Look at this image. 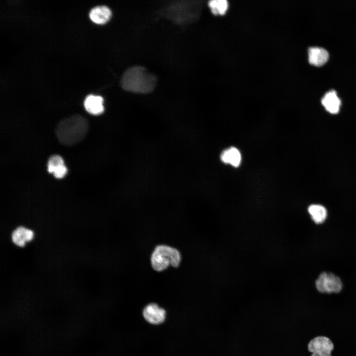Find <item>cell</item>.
Returning a JSON list of instances; mask_svg holds the SVG:
<instances>
[{
    "label": "cell",
    "instance_id": "13",
    "mask_svg": "<svg viewBox=\"0 0 356 356\" xmlns=\"http://www.w3.org/2000/svg\"><path fill=\"white\" fill-rule=\"evenodd\" d=\"M221 159L223 163L229 164L234 167H238L241 163V155L236 148L232 147L222 152Z\"/></svg>",
    "mask_w": 356,
    "mask_h": 356
},
{
    "label": "cell",
    "instance_id": "2",
    "mask_svg": "<svg viewBox=\"0 0 356 356\" xmlns=\"http://www.w3.org/2000/svg\"><path fill=\"white\" fill-rule=\"evenodd\" d=\"M156 77L146 68L135 66L128 69L121 80V86L125 90L139 93H147L153 90L156 84Z\"/></svg>",
    "mask_w": 356,
    "mask_h": 356
},
{
    "label": "cell",
    "instance_id": "10",
    "mask_svg": "<svg viewBox=\"0 0 356 356\" xmlns=\"http://www.w3.org/2000/svg\"><path fill=\"white\" fill-rule=\"evenodd\" d=\"M309 63L314 66H320L328 60L329 53L324 48L319 47H311L308 50Z\"/></svg>",
    "mask_w": 356,
    "mask_h": 356
},
{
    "label": "cell",
    "instance_id": "3",
    "mask_svg": "<svg viewBox=\"0 0 356 356\" xmlns=\"http://www.w3.org/2000/svg\"><path fill=\"white\" fill-rule=\"evenodd\" d=\"M180 261L179 252L176 248L165 245L156 246L151 256L152 267L157 271H162L170 266L177 267Z\"/></svg>",
    "mask_w": 356,
    "mask_h": 356
},
{
    "label": "cell",
    "instance_id": "9",
    "mask_svg": "<svg viewBox=\"0 0 356 356\" xmlns=\"http://www.w3.org/2000/svg\"><path fill=\"white\" fill-rule=\"evenodd\" d=\"M111 15V10L105 5L93 7L89 12L90 19L93 23L97 24H104L107 23L110 20Z\"/></svg>",
    "mask_w": 356,
    "mask_h": 356
},
{
    "label": "cell",
    "instance_id": "12",
    "mask_svg": "<svg viewBox=\"0 0 356 356\" xmlns=\"http://www.w3.org/2000/svg\"><path fill=\"white\" fill-rule=\"evenodd\" d=\"M326 110L331 114H336L340 110L341 101L334 90L327 92L321 99Z\"/></svg>",
    "mask_w": 356,
    "mask_h": 356
},
{
    "label": "cell",
    "instance_id": "5",
    "mask_svg": "<svg viewBox=\"0 0 356 356\" xmlns=\"http://www.w3.org/2000/svg\"><path fill=\"white\" fill-rule=\"evenodd\" d=\"M143 314L147 321L152 324H158L164 320L166 312L157 304H150L144 308Z\"/></svg>",
    "mask_w": 356,
    "mask_h": 356
},
{
    "label": "cell",
    "instance_id": "14",
    "mask_svg": "<svg viewBox=\"0 0 356 356\" xmlns=\"http://www.w3.org/2000/svg\"><path fill=\"white\" fill-rule=\"evenodd\" d=\"M308 212L312 221L317 224L323 222L327 216L326 209L320 204H312L308 208Z\"/></svg>",
    "mask_w": 356,
    "mask_h": 356
},
{
    "label": "cell",
    "instance_id": "8",
    "mask_svg": "<svg viewBox=\"0 0 356 356\" xmlns=\"http://www.w3.org/2000/svg\"><path fill=\"white\" fill-rule=\"evenodd\" d=\"M308 350L312 353L317 352H332L334 345L331 340L325 336H317L309 343Z\"/></svg>",
    "mask_w": 356,
    "mask_h": 356
},
{
    "label": "cell",
    "instance_id": "4",
    "mask_svg": "<svg viewBox=\"0 0 356 356\" xmlns=\"http://www.w3.org/2000/svg\"><path fill=\"white\" fill-rule=\"evenodd\" d=\"M317 290L324 293H337L341 291L343 284L340 278L331 273L322 272L315 281Z\"/></svg>",
    "mask_w": 356,
    "mask_h": 356
},
{
    "label": "cell",
    "instance_id": "15",
    "mask_svg": "<svg viewBox=\"0 0 356 356\" xmlns=\"http://www.w3.org/2000/svg\"><path fill=\"white\" fill-rule=\"evenodd\" d=\"M209 6L214 14L222 15L228 8V2L225 0H213L209 1Z\"/></svg>",
    "mask_w": 356,
    "mask_h": 356
},
{
    "label": "cell",
    "instance_id": "11",
    "mask_svg": "<svg viewBox=\"0 0 356 356\" xmlns=\"http://www.w3.org/2000/svg\"><path fill=\"white\" fill-rule=\"evenodd\" d=\"M34 236V233L32 230L20 226L13 231L12 240L16 245L24 247L26 243L33 239Z\"/></svg>",
    "mask_w": 356,
    "mask_h": 356
},
{
    "label": "cell",
    "instance_id": "7",
    "mask_svg": "<svg viewBox=\"0 0 356 356\" xmlns=\"http://www.w3.org/2000/svg\"><path fill=\"white\" fill-rule=\"evenodd\" d=\"M86 111L89 114L97 115L104 111L103 98L99 95L89 94L84 101Z\"/></svg>",
    "mask_w": 356,
    "mask_h": 356
},
{
    "label": "cell",
    "instance_id": "16",
    "mask_svg": "<svg viewBox=\"0 0 356 356\" xmlns=\"http://www.w3.org/2000/svg\"><path fill=\"white\" fill-rule=\"evenodd\" d=\"M311 356H331V352H317L312 353Z\"/></svg>",
    "mask_w": 356,
    "mask_h": 356
},
{
    "label": "cell",
    "instance_id": "1",
    "mask_svg": "<svg viewBox=\"0 0 356 356\" xmlns=\"http://www.w3.org/2000/svg\"><path fill=\"white\" fill-rule=\"evenodd\" d=\"M88 129L87 119L76 114L60 121L56 127L55 134L60 143L65 145H72L84 138Z\"/></svg>",
    "mask_w": 356,
    "mask_h": 356
},
{
    "label": "cell",
    "instance_id": "6",
    "mask_svg": "<svg viewBox=\"0 0 356 356\" xmlns=\"http://www.w3.org/2000/svg\"><path fill=\"white\" fill-rule=\"evenodd\" d=\"M47 171L57 178H63L67 174V169L62 157L58 155L50 156L47 162Z\"/></svg>",
    "mask_w": 356,
    "mask_h": 356
}]
</instances>
